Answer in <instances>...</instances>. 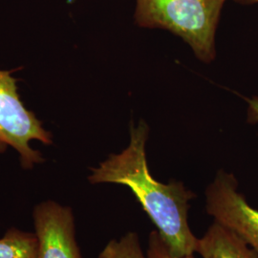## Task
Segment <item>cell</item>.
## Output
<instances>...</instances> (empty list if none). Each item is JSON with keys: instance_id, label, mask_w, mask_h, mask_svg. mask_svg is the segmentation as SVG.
Wrapping results in <instances>:
<instances>
[{"instance_id": "6da1fadb", "label": "cell", "mask_w": 258, "mask_h": 258, "mask_svg": "<svg viewBox=\"0 0 258 258\" xmlns=\"http://www.w3.org/2000/svg\"><path fill=\"white\" fill-rule=\"evenodd\" d=\"M149 127L144 120L130 126L128 146L91 168V184H117L130 188L156 231L175 256L194 255L198 238L188 224V210L195 194L180 181L164 184L148 167Z\"/></svg>"}, {"instance_id": "7a4b0ae2", "label": "cell", "mask_w": 258, "mask_h": 258, "mask_svg": "<svg viewBox=\"0 0 258 258\" xmlns=\"http://www.w3.org/2000/svg\"><path fill=\"white\" fill-rule=\"evenodd\" d=\"M227 0H136L134 19L143 28L181 37L205 63L216 56L215 37Z\"/></svg>"}, {"instance_id": "3957f363", "label": "cell", "mask_w": 258, "mask_h": 258, "mask_svg": "<svg viewBox=\"0 0 258 258\" xmlns=\"http://www.w3.org/2000/svg\"><path fill=\"white\" fill-rule=\"evenodd\" d=\"M33 141L44 145L53 143L52 134L21 102L17 80L10 72L0 70V153L14 148L19 153L21 166L33 168L43 162L41 153L31 147Z\"/></svg>"}, {"instance_id": "277c9868", "label": "cell", "mask_w": 258, "mask_h": 258, "mask_svg": "<svg viewBox=\"0 0 258 258\" xmlns=\"http://www.w3.org/2000/svg\"><path fill=\"white\" fill-rule=\"evenodd\" d=\"M206 210L214 222L234 231L258 256V210L238 190L232 173L217 172L206 189Z\"/></svg>"}, {"instance_id": "5b68a950", "label": "cell", "mask_w": 258, "mask_h": 258, "mask_svg": "<svg viewBox=\"0 0 258 258\" xmlns=\"http://www.w3.org/2000/svg\"><path fill=\"white\" fill-rule=\"evenodd\" d=\"M37 258H83L76 240L74 214L70 207L54 201L34 210Z\"/></svg>"}, {"instance_id": "8992f818", "label": "cell", "mask_w": 258, "mask_h": 258, "mask_svg": "<svg viewBox=\"0 0 258 258\" xmlns=\"http://www.w3.org/2000/svg\"><path fill=\"white\" fill-rule=\"evenodd\" d=\"M196 252L202 258H258L253 249L234 231L217 222L198 238Z\"/></svg>"}, {"instance_id": "52a82bcc", "label": "cell", "mask_w": 258, "mask_h": 258, "mask_svg": "<svg viewBox=\"0 0 258 258\" xmlns=\"http://www.w3.org/2000/svg\"><path fill=\"white\" fill-rule=\"evenodd\" d=\"M36 233L11 228L0 239V258H37Z\"/></svg>"}, {"instance_id": "ba28073f", "label": "cell", "mask_w": 258, "mask_h": 258, "mask_svg": "<svg viewBox=\"0 0 258 258\" xmlns=\"http://www.w3.org/2000/svg\"><path fill=\"white\" fill-rule=\"evenodd\" d=\"M99 258H148V256L143 251L138 234L127 232L120 239L109 241L102 249Z\"/></svg>"}, {"instance_id": "9c48e42d", "label": "cell", "mask_w": 258, "mask_h": 258, "mask_svg": "<svg viewBox=\"0 0 258 258\" xmlns=\"http://www.w3.org/2000/svg\"><path fill=\"white\" fill-rule=\"evenodd\" d=\"M147 256L148 258H194V255H173L157 231H151L149 234Z\"/></svg>"}, {"instance_id": "30bf717a", "label": "cell", "mask_w": 258, "mask_h": 258, "mask_svg": "<svg viewBox=\"0 0 258 258\" xmlns=\"http://www.w3.org/2000/svg\"><path fill=\"white\" fill-rule=\"evenodd\" d=\"M248 112L247 118L250 123H258V97H252L247 100Z\"/></svg>"}, {"instance_id": "8fae6325", "label": "cell", "mask_w": 258, "mask_h": 258, "mask_svg": "<svg viewBox=\"0 0 258 258\" xmlns=\"http://www.w3.org/2000/svg\"><path fill=\"white\" fill-rule=\"evenodd\" d=\"M234 1L241 5H254L258 3V0H234Z\"/></svg>"}]
</instances>
